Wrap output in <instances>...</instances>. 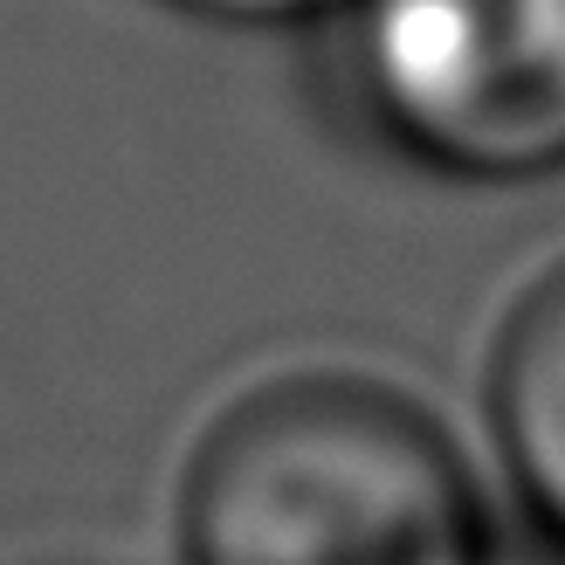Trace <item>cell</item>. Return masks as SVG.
<instances>
[{"label":"cell","mask_w":565,"mask_h":565,"mask_svg":"<svg viewBox=\"0 0 565 565\" xmlns=\"http://www.w3.org/2000/svg\"><path fill=\"white\" fill-rule=\"evenodd\" d=\"M186 565H497L476 483L428 414L365 380H282L207 428Z\"/></svg>","instance_id":"6da1fadb"},{"label":"cell","mask_w":565,"mask_h":565,"mask_svg":"<svg viewBox=\"0 0 565 565\" xmlns=\"http://www.w3.org/2000/svg\"><path fill=\"white\" fill-rule=\"evenodd\" d=\"M359 90L435 173L531 180L565 166V0H352Z\"/></svg>","instance_id":"7a4b0ae2"},{"label":"cell","mask_w":565,"mask_h":565,"mask_svg":"<svg viewBox=\"0 0 565 565\" xmlns=\"http://www.w3.org/2000/svg\"><path fill=\"white\" fill-rule=\"evenodd\" d=\"M497 448L539 524L565 545V276L531 290L497 345Z\"/></svg>","instance_id":"3957f363"},{"label":"cell","mask_w":565,"mask_h":565,"mask_svg":"<svg viewBox=\"0 0 565 565\" xmlns=\"http://www.w3.org/2000/svg\"><path fill=\"white\" fill-rule=\"evenodd\" d=\"M173 8L207 14V21H235V28H276V21H310L331 8H352V0H173Z\"/></svg>","instance_id":"277c9868"},{"label":"cell","mask_w":565,"mask_h":565,"mask_svg":"<svg viewBox=\"0 0 565 565\" xmlns=\"http://www.w3.org/2000/svg\"><path fill=\"white\" fill-rule=\"evenodd\" d=\"M497 565H503V558H497Z\"/></svg>","instance_id":"5b68a950"}]
</instances>
